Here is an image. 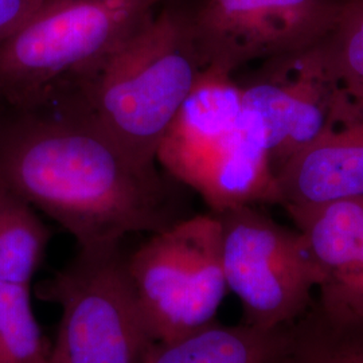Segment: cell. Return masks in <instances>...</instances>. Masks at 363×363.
Returning <instances> with one entry per match:
<instances>
[{
  "label": "cell",
  "instance_id": "1",
  "mask_svg": "<svg viewBox=\"0 0 363 363\" xmlns=\"http://www.w3.org/2000/svg\"><path fill=\"white\" fill-rule=\"evenodd\" d=\"M3 113L0 181L60 223L78 247L121 244L186 217L177 181L88 121L46 109Z\"/></svg>",
  "mask_w": 363,
  "mask_h": 363
},
{
  "label": "cell",
  "instance_id": "2",
  "mask_svg": "<svg viewBox=\"0 0 363 363\" xmlns=\"http://www.w3.org/2000/svg\"><path fill=\"white\" fill-rule=\"evenodd\" d=\"M203 69L191 0H164L45 109L82 118L138 159L157 164L159 147Z\"/></svg>",
  "mask_w": 363,
  "mask_h": 363
},
{
  "label": "cell",
  "instance_id": "3",
  "mask_svg": "<svg viewBox=\"0 0 363 363\" xmlns=\"http://www.w3.org/2000/svg\"><path fill=\"white\" fill-rule=\"evenodd\" d=\"M164 0H46L0 39V106L54 104Z\"/></svg>",
  "mask_w": 363,
  "mask_h": 363
},
{
  "label": "cell",
  "instance_id": "4",
  "mask_svg": "<svg viewBox=\"0 0 363 363\" xmlns=\"http://www.w3.org/2000/svg\"><path fill=\"white\" fill-rule=\"evenodd\" d=\"M157 163L214 214L279 202L267 148L244 123L240 85L217 69H203L159 147Z\"/></svg>",
  "mask_w": 363,
  "mask_h": 363
},
{
  "label": "cell",
  "instance_id": "5",
  "mask_svg": "<svg viewBox=\"0 0 363 363\" xmlns=\"http://www.w3.org/2000/svg\"><path fill=\"white\" fill-rule=\"evenodd\" d=\"M39 292L61 308L49 363H144L155 345L121 244L79 247Z\"/></svg>",
  "mask_w": 363,
  "mask_h": 363
},
{
  "label": "cell",
  "instance_id": "6",
  "mask_svg": "<svg viewBox=\"0 0 363 363\" xmlns=\"http://www.w3.org/2000/svg\"><path fill=\"white\" fill-rule=\"evenodd\" d=\"M127 267L154 343L187 337L218 322L229 291L214 213L184 217L150 234L127 256Z\"/></svg>",
  "mask_w": 363,
  "mask_h": 363
},
{
  "label": "cell",
  "instance_id": "7",
  "mask_svg": "<svg viewBox=\"0 0 363 363\" xmlns=\"http://www.w3.org/2000/svg\"><path fill=\"white\" fill-rule=\"evenodd\" d=\"M220 223V257L228 291L242 308V323L277 328L310 308L316 276L298 229L277 223L259 206L216 214Z\"/></svg>",
  "mask_w": 363,
  "mask_h": 363
},
{
  "label": "cell",
  "instance_id": "8",
  "mask_svg": "<svg viewBox=\"0 0 363 363\" xmlns=\"http://www.w3.org/2000/svg\"><path fill=\"white\" fill-rule=\"evenodd\" d=\"M237 82L244 123L267 148L274 175L323 130L342 89L325 38L264 60Z\"/></svg>",
  "mask_w": 363,
  "mask_h": 363
},
{
  "label": "cell",
  "instance_id": "9",
  "mask_svg": "<svg viewBox=\"0 0 363 363\" xmlns=\"http://www.w3.org/2000/svg\"><path fill=\"white\" fill-rule=\"evenodd\" d=\"M340 9L342 0H191V22L203 66L234 76L322 42Z\"/></svg>",
  "mask_w": 363,
  "mask_h": 363
},
{
  "label": "cell",
  "instance_id": "10",
  "mask_svg": "<svg viewBox=\"0 0 363 363\" xmlns=\"http://www.w3.org/2000/svg\"><path fill=\"white\" fill-rule=\"evenodd\" d=\"M288 216L363 198V108L340 89L323 130L276 175Z\"/></svg>",
  "mask_w": 363,
  "mask_h": 363
},
{
  "label": "cell",
  "instance_id": "11",
  "mask_svg": "<svg viewBox=\"0 0 363 363\" xmlns=\"http://www.w3.org/2000/svg\"><path fill=\"white\" fill-rule=\"evenodd\" d=\"M316 276L318 301L331 311L363 313V198L291 217Z\"/></svg>",
  "mask_w": 363,
  "mask_h": 363
},
{
  "label": "cell",
  "instance_id": "12",
  "mask_svg": "<svg viewBox=\"0 0 363 363\" xmlns=\"http://www.w3.org/2000/svg\"><path fill=\"white\" fill-rule=\"evenodd\" d=\"M288 325L265 330L216 322L187 337L155 343L144 363H274Z\"/></svg>",
  "mask_w": 363,
  "mask_h": 363
},
{
  "label": "cell",
  "instance_id": "13",
  "mask_svg": "<svg viewBox=\"0 0 363 363\" xmlns=\"http://www.w3.org/2000/svg\"><path fill=\"white\" fill-rule=\"evenodd\" d=\"M274 363H363V313L331 311L313 298L288 325Z\"/></svg>",
  "mask_w": 363,
  "mask_h": 363
},
{
  "label": "cell",
  "instance_id": "14",
  "mask_svg": "<svg viewBox=\"0 0 363 363\" xmlns=\"http://www.w3.org/2000/svg\"><path fill=\"white\" fill-rule=\"evenodd\" d=\"M49 240L37 210L0 181V283L30 286Z\"/></svg>",
  "mask_w": 363,
  "mask_h": 363
},
{
  "label": "cell",
  "instance_id": "15",
  "mask_svg": "<svg viewBox=\"0 0 363 363\" xmlns=\"http://www.w3.org/2000/svg\"><path fill=\"white\" fill-rule=\"evenodd\" d=\"M30 286L0 283V363H49Z\"/></svg>",
  "mask_w": 363,
  "mask_h": 363
},
{
  "label": "cell",
  "instance_id": "16",
  "mask_svg": "<svg viewBox=\"0 0 363 363\" xmlns=\"http://www.w3.org/2000/svg\"><path fill=\"white\" fill-rule=\"evenodd\" d=\"M325 42L342 89L363 108V0H342Z\"/></svg>",
  "mask_w": 363,
  "mask_h": 363
},
{
  "label": "cell",
  "instance_id": "17",
  "mask_svg": "<svg viewBox=\"0 0 363 363\" xmlns=\"http://www.w3.org/2000/svg\"><path fill=\"white\" fill-rule=\"evenodd\" d=\"M46 0H0V39L7 37Z\"/></svg>",
  "mask_w": 363,
  "mask_h": 363
}]
</instances>
